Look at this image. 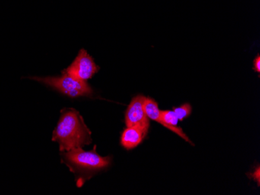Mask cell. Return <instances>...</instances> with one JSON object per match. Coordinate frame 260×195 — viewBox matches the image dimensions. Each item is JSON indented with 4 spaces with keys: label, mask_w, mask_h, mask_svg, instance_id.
Segmentation results:
<instances>
[{
    "label": "cell",
    "mask_w": 260,
    "mask_h": 195,
    "mask_svg": "<svg viewBox=\"0 0 260 195\" xmlns=\"http://www.w3.org/2000/svg\"><path fill=\"white\" fill-rule=\"evenodd\" d=\"M60 152L82 148L92 142L91 132L83 117L74 108H64L52 135Z\"/></svg>",
    "instance_id": "cell-1"
},
{
    "label": "cell",
    "mask_w": 260,
    "mask_h": 195,
    "mask_svg": "<svg viewBox=\"0 0 260 195\" xmlns=\"http://www.w3.org/2000/svg\"><path fill=\"white\" fill-rule=\"evenodd\" d=\"M60 157L62 164L75 175L78 187L84 185L94 174L107 169L112 163L111 157H102L95 149L87 152L82 148L61 152Z\"/></svg>",
    "instance_id": "cell-2"
},
{
    "label": "cell",
    "mask_w": 260,
    "mask_h": 195,
    "mask_svg": "<svg viewBox=\"0 0 260 195\" xmlns=\"http://www.w3.org/2000/svg\"><path fill=\"white\" fill-rule=\"evenodd\" d=\"M62 74L58 77H30V79L72 98L90 97L93 94L91 87L84 80H79L62 71Z\"/></svg>",
    "instance_id": "cell-3"
},
{
    "label": "cell",
    "mask_w": 260,
    "mask_h": 195,
    "mask_svg": "<svg viewBox=\"0 0 260 195\" xmlns=\"http://www.w3.org/2000/svg\"><path fill=\"white\" fill-rule=\"evenodd\" d=\"M144 110L147 113L149 119L158 122L160 125H163L164 127L167 128L169 130L176 133L177 135L183 139L186 142H189L191 145H194L188 137L184 133L183 130L181 128L178 127V122L179 119L175 115V112L173 110H160L157 102L154 101L153 99L147 97L145 103H144Z\"/></svg>",
    "instance_id": "cell-4"
},
{
    "label": "cell",
    "mask_w": 260,
    "mask_h": 195,
    "mask_svg": "<svg viewBox=\"0 0 260 195\" xmlns=\"http://www.w3.org/2000/svg\"><path fill=\"white\" fill-rule=\"evenodd\" d=\"M99 69L100 68L96 65L93 58L84 49H81L72 64L62 72L87 81L95 75Z\"/></svg>",
    "instance_id": "cell-5"
},
{
    "label": "cell",
    "mask_w": 260,
    "mask_h": 195,
    "mask_svg": "<svg viewBox=\"0 0 260 195\" xmlns=\"http://www.w3.org/2000/svg\"><path fill=\"white\" fill-rule=\"evenodd\" d=\"M146 98L142 95L133 98L125 112V122L127 127H139L149 130L150 119L144 110Z\"/></svg>",
    "instance_id": "cell-6"
},
{
    "label": "cell",
    "mask_w": 260,
    "mask_h": 195,
    "mask_svg": "<svg viewBox=\"0 0 260 195\" xmlns=\"http://www.w3.org/2000/svg\"><path fill=\"white\" fill-rule=\"evenodd\" d=\"M147 132L148 131L142 128L127 127L122 132L121 144L127 150H130L143 142Z\"/></svg>",
    "instance_id": "cell-7"
},
{
    "label": "cell",
    "mask_w": 260,
    "mask_h": 195,
    "mask_svg": "<svg viewBox=\"0 0 260 195\" xmlns=\"http://www.w3.org/2000/svg\"><path fill=\"white\" fill-rule=\"evenodd\" d=\"M173 111L179 121H183L192 113V107L189 104H185L179 107H174Z\"/></svg>",
    "instance_id": "cell-8"
},
{
    "label": "cell",
    "mask_w": 260,
    "mask_h": 195,
    "mask_svg": "<svg viewBox=\"0 0 260 195\" xmlns=\"http://www.w3.org/2000/svg\"><path fill=\"white\" fill-rule=\"evenodd\" d=\"M251 177H253L254 180L258 183V186L260 184V169L259 167H257L255 171L254 172L253 174L251 175Z\"/></svg>",
    "instance_id": "cell-9"
},
{
    "label": "cell",
    "mask_w": 260,
    "mask_h": 195,
    "mask_svg": "<svg viewBox=\"0 0 260 195\" xmlns=\"http://www.w3.org/2000/svg\"><path fill=\"white\" fill-rule=\"evenodd\" d=\"M254 70L257 72H260V56L259 55H257L255 60L253 62Z\"/></svg>",
    "instance_id": "cell-10"
}]
</instances>
